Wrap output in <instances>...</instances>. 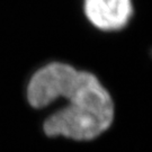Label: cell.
Listing matches in <instances>:
<instances>
[{
  "label": "cell",
  "mask_w": 152,
  "mask_h": 152,
  "mask_svg": "<svg viewBox=\"0 0 152 152\" xmlns=\"http://www.w3.org/2000/svg\"><path fill=\"white\" fill-rule=\"evenodd\" d=\"M60 98L66 104L44 122V132L50 137L90 141L113 124V98L91 72L62 62H52L36 71L27 87L31 106L43 108Z\"/></svg>",
  "instance_id": "1"
},
{
  "label": "cell",
  "mask_w": 152,
  "mask_h": 152,
  "mask_svg": "<svg viewBox=\"0 0 152 152\" xmlns=\"http://www.w3.org/2000/svg\"><path fill=\"white\" fill-rule=\"evenodd\" d=\"M83 10L87 19L104 32L124 28L133 16L132 0H85Z\"/></svg>",
  "instance_id": "2"
}]
</instances>
